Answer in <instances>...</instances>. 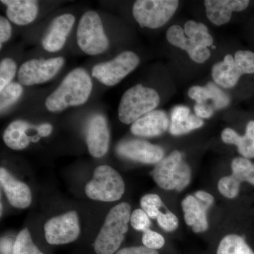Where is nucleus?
<instances>
[{
  "instance_id": "nucleus-37",
  "label": "nucleus",
  "mask_w": 254,
  "mask_h": 254,
  "mask_svg": "<svg viewBox=\"0 0 254 254\" xmlns=\"http://www.w3.org/2000/svg\"><path fill=\"white\" fill-rule=\"evenodd\" d=\"M190 116V110L186 106L175 107L172 110L171 113V123H178V122L183 121L186 120Z\"/></svg>"
},
{
  "instance_id": "nucleus-31",
  "label": "nucleus",
  "mask_w": 254,
  "mask_h": 254,
  "mask_svg": "<svg viewBox=\"0 0 254 254\" xmlns=\"http://www.w3.org/2000/svg\"><path fill=\"white\" fill-rule=\"evenodd\" d=\"M130 223L134 230L143 232L150 230L151 225L149 217L142 209H136L131 213Z\"/></svg>"
},
{
  "instance_id": "nucleus-26",
  "label": "nucleus",
  "mask_w": 254,
  "mask_h": 254,
  "mask_svg": "<svg viewBox=\"0 0 254 254\" xmlns=\"http://www.w3.org/2000/svg\"><path fill=\"white\" fill-rule=\"evenodd\" d=\"M22 93L23 88L21 83L14 82L0 91V110L1 113L18 101Z\"/></svg>"
},
{
  "instance_id": "nucleus-13",
  "label": "nucleus",
  "mask_w": 254,
  "mask_h": 254,
  "mask_svg": "<svg viewBox=\"0 0 254 254\" xmlns=\"http://www.w3.org/2000/svg\"><path fill=\"white\" fill-rule=\"evenodd\" d=\"M116 152L122 158L143 164H158L165 155L161 147L140 139L120 142L116 147Z\"/></svg>"
},
{
  "instance_id": "nucleus-4",
  "label": "nucleus",
  "mask_w": 254,
  "mask_h": 254,
  "mask_svg": "<svg viewBox=\"0 0 254 254\" xmlns=\"http://www.w3.org/2000/svg\"><path fill=\"white\" fill-rule=\"evenodd\" d=\"M160 96L151 88L137 84L127 90L120 100L118 118L125 125L133 124L158 106Z\"/></svg>"
},
{
  "instance_id": "nucleus-6",
  "label": "nucleus",
  "mask_w": 254,
  "mask_h": 254,
  "mask_svg": "<svg viewBox=\"0 0 254 254\" xmlns=\"http://www.w3.org/2000/svg\"><path fill=\"white\" fill-rule=\"evenodd\" d=\"M86 194L92 200L114 202L120 200L125 191L123 177L109 165L95 168L93 179L87 183Z\"/></svg>"
},
{
  "instance_id": "nucleus-25",
  "label": "nucleus",
  "mask_w": 254,
  "mask_h": 254,
  "mask_svg": "<svg viewBox=\"0 0 254 254\" xmlns=\"http://www.w3.org/2000/svg\"><path fill=\"white\" fill-rule=\"evenodd\" d=\"M12 254H44L33 243L31 234L27 228L18 234L13 246Z\"/></svg>"
},
{
  "instance_id": "nucleus-20",
  "label": "nucleus",
  "mask_w": 254,
  "mask_h": 254,
  "mask_svg": "<svg viewBox=\"0 0 254 254\" xmlns=\"http://www.w3.org/2000/svg\"><path fill=\"white\" fill-rule=\"evenodd\" d=\"M36 128L35 125L22 120L12 122L6 127L3 134L5 144L13 150L25 149L31 142L36 143L41 139L40 136H32L28 133Z\"/></svg>"
},
{
  "instance_id": "nucleus-27",
  "label": "nucleus",
  "mask_w": 254,
  "mask_h": 254,
  "mask_svg": "<svg viewBox=\"0 0 254 254\" xmlns=\"http://www.w3.org/2000/svg\"><path fill=\"white\" fill-rule=\"evenodd\" d=\"M203 125V121L201 119L195 115L190 116L183 121L178 123H170V132L173 136H181L186 134L189 132L200 128Z\"/></svg>"
},
{
  "instance_id": "nucleus-36",
  "label": "nucleus",
  "mask_w": 254,
  "mask_h": 254,
  "mask_svg": "<svg viewBox=\"0 0 254 254\" xmlns=\"http://www.w3.org/2000/svg\"><path fill=\"white\" fill-rule=\"evenodd\" d=\"M11 36V26L6 18L0 16V45L9 41Z\"/></svg>"
},
{
  "instance_id": "nucleus-24",
  "label": "nucleus",
  "mask_w": 254,
  "mask_h": 254,
  "mask_svg": "<svg viewBox=\"0 0 254 254\" xmlns=\"http://www.w3.org/2000/svg\"><path fill=\"white\" fill-rule=\"evenodd\" d=\"M231 167L232 176L240 183L247 182L254 186V163L248 158L238 157L232 160Z\"/></svg>"
},
{
  "instance_id": "nucleus-3",
  "label": "nucleus",
  "mask_w": 254,
  "mask_h": 254,
  "mask_svg": "<svg viewBox=\"0 0 254 254\" xmlns=\"http://www.w3.org/2000/svg\"><path fill=\"white\" fill-rule=\"evenodd\" d=\"M131 206L127 202L115 205L107 215L103 227L94 242L97 254H115L128 232Z\"/></svg>"
},
{
  "instance_id": "nucleus-1",
  "label": "nucleus",
  "mask_w": 254,
  "mask_h": 254,
  "mask_svg": "<svg viewBox=\"0 0 254 254\" xmlns=\"http://www.w3.org/2000/svg\"><path fill=\"white\" fill-rule=\"evenodd\" d=\"M93 89V83L86 70L78 68L66 75L58 88L48 97L47 109L52 113L86 103Z\"/></svg>"
},
{
  "instance_id": "nucleus-18",
  "label": "nucleus",
  "mask_w": 254,
  "mask_h": 254,
  "mask_svg": "<svg viewBox=\"0 0 254 254\" xmlns=\"http://www.w3.org/2000/svg\"><path fill=\"white\" fill-rule=\"evenodd\" d=\"M170 125L168 115L165 112L155 110L143 115L132 124L131 131L137 136H158L170 128Z\"/></svg>"
},
{
  "instance_id": "nucleus-32",
  "label": "nucleus",
  "mask_w": 254,
  "mask_h": 254,
  "mask_svg": "<svg viewBox=\"0 0 254 254\" xmlns=\"http://www.w3.org/2000/svg\"><path fill=\"white\" fill-rule=\"evenodd\" d=\"M189 96L195 100L198 104H203L208 100H213V92L210 86L207 84L205 87L193 86L190 88Z\"/></svg>"
},
{
  "instance_id": "nucleus-5",
  "label": "nucleus",
  "mask_w": 254,
  "mask_h": 254,
  "mask_svg": "<svg viewBox=\"0 0 254 254\" xmlns=\"http://www.w3.org/2000/svg\"><path fill=\"white\" fill-rule=\"evenodd\" d=\"M150 175L158 187L165 190H185L190 182V167L184 161L182 153L175 150L157 164Z\"/></svg>"
},
{
  "instance_id": "nucleus-14",
  "label": "nucleus",
  "mask_w": 254,
  "mask_h": 254,
  "mask_svg": "<svg viewBox=\"0 0 254 254\" xmlns=\"http://www.w3.org/2000/svg\"><path fill=\"white\" fill-rule=\"evenodd\" d=\"M110 139L106 119L100 114L93 115L86 128V143L90 154L95 158L104 156L109 149Z\"/></svg>"
},
{
  "instance_id": "nucleus-12",
  "label": "nucleus",
  "mask_w": 254,
  "mask_h": 254,
  "mask_svg": "<svg viewBox=\"0 0 254 254\" xmlns=\"http://www.w3.org/2000/svg\"><path fill=\"white\" fill-rule=\"evenodd\" d=\"M64 64L61 57L48 60H28L20 66L18 79L24 86L41 84L54 78Z\"/></svg>"
},
{
  "instance_id": "nucleus-42",
  "label": "nucleus",
  "mask_w": 254,
  "mask_h": 254,
  "mask_svg": "<svg viewBox=\"0 0 254 254\" xmlns=\"http://www.w3.org/2000/svg\"><path fill=\"white\" fill-rule=\"evenodd\" d=\"M2 213V204L1 203V215Z\"/></svg>"
},
{
  "instance_id": "nucleus-28",
  "label": "nucleus",
  "mask_w": 254,
  "mask_h": 254,
  "mask_svg": "<svg viewBox=\"0 0 254 254\" xmlns=\"http://www.w3.org/2000/svg\"><path fill=\"white\" fill-rule=\"evenodd\" d=\"M142 210L150 218L157 219L161 213L160 208H163V203L158 195L150 193L143 195L140 200Z\"/></svg>"
},
{
  "instance_id": "nucleus-34",
  "label": "nucleus",
  "mask_w": 254,
  "mask_h": 254,
  "mask_svg": "<svg viewBox=\"0 0 254 254\" xmlns=\"http://www.w3.org/2000/svg\"><path fill=\"white\" fill-rule=\"evenodd\" d=\"M158 225L166 232H173L179 226V220L176 215L170 211L161 212L157 218Z\"/></svg>"
},
{
  "instance_id": "nucleus-15",
  "label": "nucleus",
  "mask_w": 254,
  "mask_h": 254,
  "mask_svg": "<svg viewBox=\"0 0 254 254\" xmlns=\"http://www.w3.org/2000/svg\"><path fill=\"white\" fill-rule=\"evenodd\" d=\"M0 183L8 201L13 207L24 209L31 205L32 194L29 187L16 180L4 168L0 169Z\"/></svg>"
},
{
  "instance_id": "nucleus-7",
  "label": "nucleus",
  "mask_w": 254,
  "mask_h": 254,
  "mask_svg": "<svg viewBox=\"0 0 254 254\" xmlns=\"http://www.w3.org/2000/svg\"><path fill=\"white\" fill-rule=\"evenodd\" d=\"M252 73H254V53L248 50H239L235 58L227 55L212 68L214 81L225 88L236 86L242 75Z\"/></svg>"
},
{
  "instance_id": "nucleus-8",
  "label": "nucleus",
  "mask_w": 254,
  "mask_h": 254,
  "mask_svg": "<svg viewBox=\"0 0 254 254\" xmlns=\"http://www.w3.org/2000/svg\"><path fill=\"white\" fill-rule=\"evenodd\" d=\"M76 37L78 46L88 55L101 54L109 47V40L105 35L101 18L94 11H86L82 15Z\"/></svg>"
},
{
  "instance_id": "nucleus-38",
  "label": "nucleus",
  "mask_w": 254,
  "mask_h": 254,
  "mask_svg": "<svg viewBox=\"0 0 254 254\" xmlns=\"http://www.w3.org/2000/svg\"><path fill=\"white\" fill-rule=\"evenodd\" d=\"M115 254H158V252L156 250H150L143 246L122 249Z\"/></svg>"
},
{
  "instance_id": "nucleus-41",
  "label": "nucleus",
  "mask_w": 254,
  "mask_h": 254,
  "mask_svg": "<svg viewBox=\"0 0 254 254\" xmlns=\"http://www.w3.org/2000/svg\"><path fill=\"white\" fill-rule=\"evenodd\" d=\"M53 129V126L49 123H44L38 125V133L41 138L50 136Z\"/></svg>"
},
{
  "instance_id": "nucleus-9",
  "label": "nucleus",
  "mask_w": 254,
  "mask_h": 254,
  "mask_svg": "<svg viewBox=\"0 0 254 254\" xmlns=\"http://www.w3.org/2000/svg\"><path fill=\"white\" fill-rule=\"evenodd\" d=\"M177 0H138L133 6V16L142 28L162 27L178 7Z\"/></svg>"
},
{
  "instance_id": "nucleus-19",
  "label": "nucleus",
  "mask_w": 254,
  "mask_h": 254,
  "mask_svg": "<svg viewBox=\"0 0 254 254\" xmlns=\"http://www.w3.org/2000/svg\"><path fill=\"white\" fill-rule=\"evenodd\" d=\"M211 205L197 198L195 195H189L182 202L185 213V220L195 233L206 231L208 228L207 212Z\"/></svg>"
},
{
  "instance_id": "nucleus-40",
  "label": "nucleus",
  "mask_w": 254,
  "mask_h": 254,
  "mask_svg": "<svg viewBox=\"0 0 254 254\" xmlns=\"http://www.w3.org/2000/svg\"><path fill=\"white\" fill-rule=\"evenodd\" d=\"M195 196L198 198V199L208 203L210 205L213 204V196L208 193V192H205L204 190H198V191L195 192Z\"/></svg>"
},
{
  "instance_id": "nucleus-22",
  "label": "nucleus",
  "mask_w": 254,
  "mask_h": 254,
  "mask_svg": "<svg viewBox=\"0 0 254 254\" xmlns=\"http://www.w3.org/2000/svg\"><path fill=\"white\" fill-rule=\"evenodd\" d=\"M222 140L227 144L237 145L244 158H254V121L247 124L245 134L240 136L235 130L226 128L222 132Z\"/></svg>"
},
{
  "instance_id": "nucleus-39",
  "label": "nucleus",
  "mask_w": 254,
  "mask_h": 254,
  "mask_svg": "<svg viewBox=\"0 0 254 254\" xmlns=\"http://www.w3.org/2000/svg\"><path fill=\"white\" fill-rule=\"evenodd\" d=\"M194 112L195 116L200 119H208L213 115L214 109L211 105L203 104H198L196 103L194 106Z\"/></svg>"
},
{
  "instance_id": "nucleus-10",
  "label": "nucleus",
  "mask_w": 254,
  "mask_h": 254,
  "mask_svg": "<svg viewBox=\"0 0 254 254\" xmlns=\"http://www.w3.org/2000/svg\"><path fill=\"white\" fill-rule=\"evenodd\" d=\"M139 63V58L134 53L123 52L111 61L95 65L92 69V76L105 86H115L133 71Z\"/></svg>"
},
{
  "instance_id": "nucleus-29",
  "label": "nucleus",
  "mask_w": 254,
  "mask_h": 254,
  "mask_svg": "<svg viewBox=\"0 0 254 254\" xmlns=\"http://www.w3.org/2000/svg\"><path fill=\"white\" fill-rule=\"evenodd\" d=\"M240 182L235 177L230 175L222 177L218 182L219 192L227 198H234L239 194Z\"/></svg>"
},
{
  "instance_id": "nucleus-16",
  "label": "nucleus",
  "mask_w": 254,
  "mask_h": 254,
  "mask_svg": "<svg viewBox=\"0 0 254 254\" xmlns=\"http://www.w3.org/2000/svg\"><path fill=\"white\" fill-rule=\"evenodd\" d=\"M74 23V16L71 14H64L55 18L42 41L44 49L50 53H56L61 50Z\"/></svg>"
},
{
  "instance_id": "nucleus-33",
  "label": "nucleus",
  "mask_w": 254,
  "mask_h": 254,
  "mask_svg": "<svg viewBox=\"0 0 254 254\" xmlns=\"http://www.w3.org/2000/svg\"><path fill=\"white\" fill-rule=\"evenodd\" d=\"M142 242L144 247L150 250L156 251L163 248L165 243L163 236L151 230H148L143 232Z\"/></svg>"
},
{
  "instance_id": "nucleus-17",
  "label": "nucleus",
  "mask_w": 254,
  "mask_h": 254,
  "mask_svg": "<svg viewBox=\"0 0 254 254\" xmlns=\"http://www.w3.org/2000/svg\"><path fill=\"white\" fill-rule=\"evenodd\" d=\"M248 0H205L204 4L207 17L217 26L228 23L232 12H240L248 7Z\"/></svg>"
},
{
  "instance_id": "nucleus-21",
  "label": "nucleus",
  "mask_w": 254,
  "mask_h": 254,
  "mask_svg": "<svg viewBox=\"0 0 254 254\" xmlns=\"http://www.w3.org/2000/svg\"><path fill=\"white\" fill-rule=\"evenodd\" d=\"M7 6L6 15L11 22L25 26L33 22L38 13V1L33 0H1Z\"/></svg>"
},
{
  "instance_id": "nucleus-23",
  "label": "nucleus",
  "mask_w": 254,
  "mask_h": 254,
  "mask_svg": "<svg viewBox=\"0 0 254 254\" xmlns=\"http://www.w3.org/2000/svg\"><path fill=\"white\" fill-rule=\"evenodd\" d=\"M217 254H254L243 237L228 235L219 244Z\"/></svg>"
},
{
  "instance_id": "nucleus-35",
  "label": "nucleus",
  "mask_w": 254,
  "mask_h": 254,
  "mask_svg": "<svg viewBox=\"0 0 254 254\" xmlns=\"http://www.w3.org/2000/svg\"><path fill=\"white\" fill-rule=\"evenodd\" d=\"M208 84L213 92V108L214 110L226 108L230 103V96L226 94L225 92L222 91L220 88H218L213 83L210 82Z\"/></svg>"
},
{
  "instance_id": "nucleus-11",
  "label": "nucleus",
  "mask_w": 254,
  "mask_h": 254,
  "mask_svg": "<svg viewBox=\"0 0 254 254\" xmlns=\"http://www.w3.org/2000/svg\"><path fill=\"white\" fill-rule=\"evenodd\" d=\"M44 230L50 245H63L74 242L81 232L77 213L69 211L50 218L45 224Z\"/></svg>"
},
{
  "instance_id": "nucleus-30",
  "label": "nucleus",
  "mask_w": 254,
  "mask_h": 254,
  "mask_svg": "<svg viewBox=\"0 0 254 254\" xmlns=\"http://www.w3.org/2000/svg\"><path fill=\"white\" fill-rule=\"evenodd\" d=\"M16 72V64L11 58H5L0 63V91L10 84Z\"/></svg>"
},
{
  "instance_id": "nucleus-2",
  "label": "nucleus",
  "mask_w": 254,
  "mask_h": 254,
  "mask_svg": "<svg viewBox=\"0 0 254 254\" xmlns=\"http://www.w3.org/2000/svg\"><path fill=\"white\" fill-rule=\"evenodd\" d=\"M166 36L170 44L187 51L195 63L202 64L210 58L208 48L213 46V38L203 23L190 20L185 23V29L174 25L168 28Z\"/></svg>"
}]
</instances>
